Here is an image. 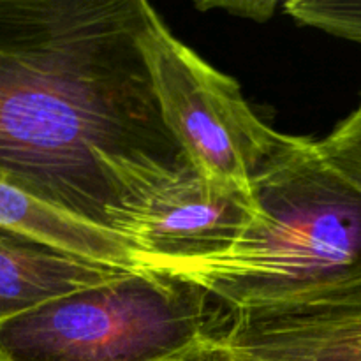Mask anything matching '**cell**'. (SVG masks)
I'll return each mask as SVG.
<instances>
[{
  "label": "cell",
  "instance_id": "obj_8",
  "mask_svg": "<svg viewBox=\"0 0 361 361\" xmlns=\"http://www.w3.org/2000/svg\"><path fill=\"white\" fill-rule=\"evenodd\" d=\"M0 231L23 236L80 259L137 270L133 240L80 221L0 178Z\"/></svg>",
  "mask_w": 361,
  "mask_h": 361
},
{
  "label": "cell",
  "instance_id": "obj_12",
  "mask_svg": "<svg viewBox=\"0 0 361 361\" xmlns=\"http://www.w3.org/2000/svg\"><path fill=\"white\" fill-rule=\"evenodd\" d=\"M0 361H2V360H0Z\"/></svg>",
  "mask_w": 361,
  "mask_h": 361
},
{
  "label": "cell",
  "instance_id": "obj_6",
  "mask_svg": "<svg viewBox=\"0 0 361 361\" xmlns=\"http://www.w3.org/2000/svg\"><path fill=\"white\" fill-rule=\"evenodd\" d=\"M259 217L254 194L192 176L162 194L141 219L134 233L137 270L224 252Z\"/></svg>",
  "mask_w": 361,
  "mask_h": 361
},
{
  "label": "cell",
  "instance_id": "obj_5",
  "mask_svg": "<svg viewBox=\"0 0 361 361\" xmlns=\"http://www.w3.org/2000/svg\"><path fill=\"white\" fill-rule=\"evenodd\" d=\"M190 361H361V279L261 305H224Z\"/></svg>",
  "mask_w": 361,
  "mask_h": 361
},
{
  "label": "cell",
  "instance_id": "obj_7",
  "mask_svg": "<svg viewBox=\"0 0 361 361\" xmlns=\"http://www.w3.org/2000/svg\"><path fill=\"white\" fill-rule=\"evenodd\" d=\"M126 274L129 271L0 231V324L42 303Z\"/></svg>",
  "mask_w": 361,
  "mask_h": 361
},
{
  "label": "cell",
  "instance_id": "obj_1",
  "mask_svg": "<svg viewBox=\"0 0 361 361\" xmlns=\"http://www.w3.org/2000/svg\"><path fill=\"white\" fill-rule=\"evenodd\" d=\"M148 11L0 0V178L133 243L148 208L197 175L159 106Z\"/></svg>",
  "mask_w": 361,
  "mask_h": 361
},
{
  "label": "cell",
  "instance_id": "obj_11",
  "mask_svg": "<svg viewBox=\"0 0 361 361\" xmlns=\"http://www.w3.org/2000/svg\"><path fill=\"white\" fill-rule=\"evenodd\" d=\"M194 355V353H192ZM192 355L189 356H182V358H176V360H169V361H190V358H192Z\"/></svg>",
  "mask_w": 361,
  "mask_h": 361
},
{
  "label": "cell",
  "instance_id": "obj_2",
  "mask_svg": "<svg viewBox=\"0 0 361 361\" xmlns=\"http://www.w3.org/2000/svg\"><path fill=\"white\" fill-rule=\"evenodd\" d=\"M256 224L224 252L145 264L207 289L228 307L293 298L361 279V189L291 137L254 178Z\"/></svg>",
  "mask_w": 361,
  "mask_h": 361
},
{
  "label": "cell",
  "instance_id": "obj_9",
  "mask_svg": "<svg viewBox=\"0 0 361 361\" xmlns=\"http://www.w3.org/2000/svg\"><path fill=\"white\" fill-rule=\"evenodd\" d=\"M316 148L335 171L361 189V99L351 115L316 141Z\"/></svg>",
  "mask_w": 361,
  "mask_h": 361
},
{
  "label": "cell",
  "instance_id": "obj_4",
  "mask_svg": "<svg viewBox=\"0 0 361 361\" xmlns=\"http://www.w3.org/2000/svg\"><path fill=\"white\" fill-rule=\"evenodd\" d=\"M141 46L166 126L197 175L254 194V178L293 136L261 122L240 85L176 39L152 6Z\"/></svg>",
  "mask_w": 361,
  "mask_h": 361
},
{
  "label": "cell",
  "instance_id": "obj_3",
  "mask_svg": "<svg viewBox=\"0 0 361 361\" xmlns=\"http://www.w3.org/2000/svg\"><path fill=\"white\" fill-rule=\"evenodd\" d=\"M224 303L185 279L136 270L0 324L2 361H169L207 341Z\"/></svg>",
  "mask_w": 361,
  "mask_h": 361
},
{
  "label": "cell",
  "instance_id": "obj_10",
  "mask_svg": "<svg viewBox=\"0 0 361 361\" xmlns=\"http://www.w3.org/2000/svg\"><path fill=\"white\" fill-rule=\"evenodd\" d=\"M200 9H224L235 16L249 18L256 21H267L274 14L277 2H203L197 4Z\"/></svg>",
  "mask_w": 361,
  "mask_h": 361
}]
</instances>
